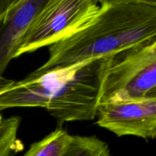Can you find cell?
<instances>
[{"label": "cell", "instance_id": "obj_1", "mask_svg": "<svg viewBox=\"0 0 156 156\" xmlns=\"http://www.w3.org/2000/svg\"><path fill=\"white\" fill-rule=\"evenodd\" d=\"M155 39L156 6L136 0L105 3L82 27L49 46L48 60L37 71L114 56Z\"/></svg>", "mask_w": 156, "mask_h": 156}, {"label": "cell", "instance_id": "obj_7", "mask_svg": "<svg viewBox=\"0 0 156 156\" xmlns=\"http://www.w3.org/2000/svg\"><path fill=\"white\" fill-rule=\"evenodd\" d=\"M48 0H21L0 15V76L16 58L20 42Z\"/></svg>", "mask_w": 156, "mask_h": 156}, {"label": "cell", "instance_id": "obj_14", "mask_svg": "<svg viewBox=\"0 0 156 156\" xmlns=\"http://www.w3.org/2000/svg\"><path fill=\"white\" fill-rule=\"evenodd\" d=\"M145 98H156V88L151 91Z\"/></svg>", "mask_w": 156, "mask_h": 156}, {"label": "cell", "instance_id": "obj_11", "mask_svg": "<svg viewBox=\"0 0 156 156\" xmlns=\"http://www.w3.org/2000/svg\"><path fill=\"white\" fill-rule=\"evenodd\" d=\"M15 82V81L5 79V78L2 77V76H0V94L8 89L11 85H13Z\"/></svg>", "mask_w": 156, "mask_h": 156}, {"label": "cell", "instance_id": "obj_6", "mask_svg": "<svg viewBox=\"0 0 156 156\" xmlns=\"http://www.w3.org/2000/svg\"><path fill=\"white\" fill-rule=\"evenodd\" d=\"M80 64L45 72L35 70L23 80L15 82L0 94V111L12 108H45L58 87Z\"/></svg>", "mask_w": 156, "mask_h": 156}, {"label": "cell", "instance_id": "obj_13", "mask_svg": "<svg viewBox=\"0 0 156 156\" xmlns=\"http://www.w3.org/2000/svg\"><path fill=\"white\" fill-rule=\"evenodd\" d=\"M20 1H21V0H5V3L3 4L1 12H0V15H2L4 12H5L6 11L9 10L10 8H12V6L16 5L17 3L19 2Z\"/></svg>", "mask_w": 156, "mask_h": 156}, {"label": "cell", "instance_id": "obj_12", "mask_svg": "<svg viewBox=\"0 0 156 156\" xmlns=\"http://www.w3.org/2000/svg\"><path fill=\"white\" fill-rule=\"evenodd\" d=\"M115 1H120V0H97L98 3L100 5H101L105 4V3L112 2H115ZM136 1L146 3V4L156 6V0H136Z\"/></svg>", "mask_w": 156, "mask_h": 156}, {"label": "cell", "instance_id": "obj_3", "mask_svg": "<svg viewBox=\"0 0 156 156\" xmlns=\"http://www.w3.org/2000/svg\"><path fill=\"white\" fill-rule=\"evenodd\" d=\"M156 88V39L111 57L100 103L143 98Z\"/></svg>", "mask_w": 156, "mask_h": 156}, {"label": "cell", "instance_id": "obj_5", "mask_svg": "<svg viewBox=\"0 0 156 156\" xmlns=\"http://www.w3.org/2000/svg\"><path fill=\"white\" fill-rule=\"evenodd\" d=\"M97 124L117 136L156 138V98L111 101L101 104Z\"/></svg>", "mask_w": 156, "mask_h": 156}, {"label": "cell", "instance_id": "obj_9", "mask_svg": "<svg viewBox=\"0 0 156 156\" xmlns=\"http://www.w3.org/2000/svg\"><path fill=\"white\" fill-rule=\"evenodd\" d=\"M62 156H111V152L108 145L95 136H72Z\"/></svg>", "mask_w": 156, "mask_h": 156}, {"label": "cell", "instance_id": "obj_8", "mask_svg": "<svg viewBox=\"0 0 156 156\" xmlns=\"http://www.w3.org/2000/svg\"><path fill=\"white\" fill-rule=\"evenodd\" d=\"M71 139L66 130L58 127L41 141L33 143L24 156H62Z\"/></svg>", "mask_w": 156, "mask_h": 156}, {"label": "cell", "instance_id": "obj_15", "mask_svg": "<svg viewBox=\"0 0 156 156\" xmlns=\"http://www.w3.org/2000/svg\"><path fill=\"white\" fill-rule=\"evenodd\" d=\"M5 0H0V12H1L3 4L5 3Z\"/></svg>", "mask_w": 156, "mask_h": 156}, {"label": "cell", "instance_id": "obj_10", "mask_svg": "<svg viewBox=\"0 0 156 156\" xmlns=\"http://www.w3.org/2000/svg\"><path fill=\"white\" fill-rule=\"evenodd\" d=\"M20 123L18 117L5 119L0 123V156H12L24 148L17 137Z\"/></svg>", "mask_w": 156, "mask_h": 156}, {"label": "cell", "instance_id": "obj_4", "mask_svg": "<svg viewBox=\"0 0 156 156\" xmlns=\"http://www.w3.org/2000/svg\"><path fill=\"white\" fill-rule=\"evenodd\" d=\"M99 9L97 0H48L21 39L16 57L52 45L74 33Z\"/></svg>", "mask_w": 156, "mask_h": 156}, {"label": "cell", "instance_id": "obj_2", "mask_svg": "<svg viewBox=\"0 0 156 156\" xmlns=\"http://www.w3.org/2000/svg\"><path fill=\"white\" fill-rule=\"evenodd\" d=\"M111 56L82 62L58 87L45 109L59 124L95 118Z\"/></svg>", "mask_w": 156, "mask_h": 156}, {"label": "cell", "instance_id": "obj_16", "mask_svg": "<svg viewBox=\"0 0 156 156\" xmlns=\"http://www.w3.org/2000/svg\"><path fill=\"white\" fill-rule=\"evenodd\" d=\"M2 117L1 114H0V123H1V122H2Z\"/></svg>", "mask_w": 156, "mask_h": 156}]
</instances>
